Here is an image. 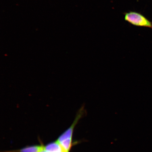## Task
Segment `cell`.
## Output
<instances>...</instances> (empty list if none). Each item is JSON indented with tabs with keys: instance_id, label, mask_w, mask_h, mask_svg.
Here are the masks:
<instances>
[{
	"instance_id": "6da1fadb",
	"label": "cell",
	"mask_w": 152,
	"mask_h": 152,
	"mask_svg": "<svg viewBox=\"0 0 152 152\" xmlns=\"http://www.w3.org/2000/svg\"><path fill=\"white\" fill-rule=\"evenodd\" d=\"M85 111L83 105L79 110L74 122L70 128L62 134L57 140L59 144L66 152H69L72 145V139L74 128L78 121L84 115Z\"/></svg>"
},
{
	"instance_id": "277c9868",
	"label": "cell",
	"mask_w": 152,
	"mask_h": 152,
	"mask_svg": "<svg viewBox=\"0 0 152 152\" xmlns=\"http://www.w3.org/2000/svg\"><path fill=\"white\" fill-rule=\"evenodd\" d=\"M44 146L36 145L26 147L19 150L18 152H40L43 149Z\"/></svg>"
},
{
	"instance_id": "3957f363",
	"label": "cell",
	"mask_w": 152,
	"mask_h": 152,
	"mask_svg": "<svg viewBox=\"0 0 152 152\" xmlns=\"http://www.w3.org/2000/svg\"><path fill=\"white\" fill-rule=\"evenodd\" d=\"M40 152H66L57 141L51 142L45 147Z\"/></svg>"
},
{
	"instance_id": "7a4b0ae2",
	"label": "cell",
	"mask_w": 152,
	"mask_h": 152,
	"mask_svg": "<svg viewBox=\"0 0 152 152\" xmlns=\"http://www.w3.org/2000/svg\"><path fill=\"white\" fill-rule=\"evenodd\" d=\"M124 14L125 20L132 25L152 28V23L140 13L130 11Z\"/></svg>"
}]
</instances>
